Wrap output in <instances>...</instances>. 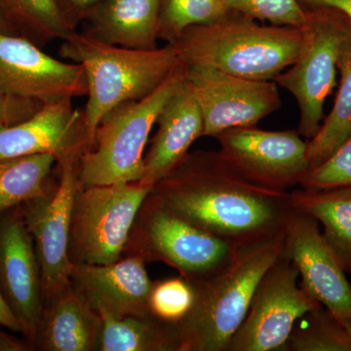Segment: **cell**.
<instances>
[{
	"label": "cell",
	"instance_id": "cell-1",
	"mask_svg": "<svg viewBox=\"0 0 351 351\" xmlns=\"http://www.w3.org/2000/svg\"><path fill=\"white\" fill-rule=\"evenodd\" d=\"M149 196L171 213L237 247L284 234L295 211L291 193L248 181L219 152H189L154 184Z\"/></svg>",
	"mask_w": 351,
	"mask_h": 351
},
{
	"label": "cell",
	"instance_id": "cell-2",
	"mask_svg": "<svg viewBox=\"0 0 351 351\" xmlns=\"http://www.w3.org/2000/svg\"><path fill=\"white\" fill-rule=\"evenodd\" d=\"M302 32L260 25L230 12L209 24L188 27L174 43L184 66H209L255 80H274L297 59Z\"/></svg>",
	"mask_w": 351,
	"mask_h": 351
},
{
	"label": "cell",
	"instance_id": "cell-3",
	"mask_svg": "<svg viewBox=\"0 0 351 351\" xmlns=\"http://www.w3.org/2000/svg\"><path fill=\"white\" fill-rule=\"evenodd\" d=\"M284 234L239 246L223 269L193 283L195 302L177 324L180 351L228 350L261 278L282 254Z\"/></svg>",
	"mask_w": 351,
	"mask_h": 351
},
{
	"label": "cell",
	"instance_id": "cell-4",
	"mask_svg": "<svg viewBox=\"0 0 351 351\" xmlns=\"http://www.w3.org/2000/svg\"><path fill=\"white\" fill-rule=\"evenodd\" d=\"M59 54L84 69L88 101L83 113L91 144L97 126L110 110L145 98L182 64L174 44L128 49L76 32L63 40Z\"/></svg>",
	"mask_w": 351,
	"mask_h": 351
},
{
	"label": "cell",
	"instance_id": "cell-5",
	"mask_svg": "<svg viewBox=\"0 0 351 351\" xmlns=\"http://www.w3.org/2000/svg\"><path fill=\"white\" fill-rule=\"evenodd\" d=\"M184 76L182 64L145 98L113 108L101 119L77 164L78 188L142 181L152 127Z\"/></svg>",
	"mask_w": 351,
	"mask_h": 351
},
{
	"label": "cell",
	"instance_id": "cell-6",
	"mask_svg": "<svg viewBox=\"0 0 351 351\" xmlns=\"http://www.w3.org/2000/svg\"><path fill=\"white\" fill-rule=\"evenodd\" d=\"M239 247L166 210L147 195L138 210L124 253L145 263H163L191 283L223 269Z\"/></svg>",
	"mask_w": 351,
	"mask_h": 351
},
{
	"label": "cell",
	"instance_id": "cell-7",
	"mask_svg": "<svg viewBox=\"0 0 351 351\" xmlns=\"http://www.w3.org/2000/svg\"><path fill=\"white\" fill-rule=\"evenodd\" d=\"M304 6L306 20L297 59L274 80L297 101L298 132L309 141L324 121L325 101L337 85L339 50L348 18L330 7Z\"/></svg>",
	"mask_w": 351,
	"mask_h": 351
},
{
	"label": "cell",
	"instance_id": "cell-8",
	"mask_svg": "<svg viewBox=\"0 0 351 351\" xmlns=\"http://www.w3.org/2000/svg\"><path fill=\"white\" fill-rule=\"evenodd\" d=\"M152 189L141 182L77 188L69 225L71 263L110 265L119 261Z\"/></svg>",
	"mask_w": 351,
	"mask_h": 351
},
{
	"label": "cell",
	"instance_id": "cell-9",
	"mask_svg": "<svg viewBox=\"0 0 351 351\" xmlns=\"http://www.w3.org/2000/svg\"><path fill=\"white\" fill-rule=\"evenodd\" d=\"M299 277L297 267L282 252L261 278L226 351L282 350L298 319L322 306L298 283Z\"/></svg>",
	"mask_w": 351,
	"mask_h": 351
},
{
	"label": "cell",
	"instance_id": "cell-10",
	"mask_svg": "<svg viewBox=\"0 0 351 351\" xmlns=\"http://www.w3.org/2000/svg\"><path fill=\"white\" fill-rule=\"evenodd\" d=\"M219 154L233 170L258 186L288 191L311 169L307 142L298 130L234 127L216 137Z\"/></svg>",
	"mask_w": 351,
	"mask_h": 351
},
{
	"label": "cell",
	"instance_id": "cell-11",
	"mask_svg": "<svg viewBox=\"0 0 351 351\" xmlns=\"http://www.w3.org/2000/svg\"><path fill=\"white\" fill-rule=\"evenodd\" d=\"M77 164L78 159L60 163L61 177L54 193L49 189L19 206L40 265L44 306L71 285L73 265L69 257V225L78 188Z\"/></svg>",
	"mask_w": 351,
	"mask_h": 351
},
{
	"label": "cell",
	"instance_id": "cell-12",
	"mask_svg": "<svg viewBox=\"0 0 351 351\" xmlns=\"http://www.w3.org/2000/svg\"><path fill=\"white\" fill-rule=\"evenodd\" d=\"M184 68L202 113L203 137L216 138L234 127L256 126L282 106L274 80H248L209 66Z\"/></svg>",
	"mask_w": 351,
	"mask_h": 351
},
{
	"label": "cell",
	"instance_id": "cell-13",
	"mask_svg": "<svg viewBox=\"0 0 351 351\" xmlns=\"http://www.w3.org/2000/svg\"><path fill=\"white\" fill-rule=\"evenodd\" d=\"M87 90L82 64L55 59L24 36L0 34L2 93L48 104L86 96Z\"/></svg>",
	"mask_w": 351,
	"mask_h": 351
},
{
	"label": "cell",
	"instance_id": "cell-14",
	"mask_svg": "<svg viewBox=\"0 0 351 351\" xmlns=\"http://www.w3.org/2000/svg\"><path fill=\"white\" fill-rule=\"evenodd\" d=\"M0 293L34 348L44 311L40 265L19 206L0 217Z\"/></svg>",
	"mask_w": 351,
	"mask_h": 351
},
{
	"label": "cell",
	"instance_id": "cell-15",
	"mask_svg": "<svg viewBox=\"0 0 351 351\" xmlns=\"http://www.w3.org/2000/svg\"><path fill=\"white\" fill-rule=\"evenodd\" d=\"M283 252L297 267L307 294L339 320L351 315L350 283L317 219L295 208L286 226Z\"/></svg>",
	"mask_w": 351,
	"mask_h": 351
},
{
	"label": "cell",
	"instance_id": "cell-16",
	"mask_svg": "<svg viewBox=\"0 0 351 351\" xmlns=\"http://www.w3.org/2000/svg\"><path fill=\"white\" fill-rule=\"evenodd\" d=\"M90 144L84 113L71 99L43 104L29 119L0 128V159L47 154L60 164L80 160Z\"/></svg>",
	"mask_w": 351,
	"mask_h": 351
},
{
	"label": "cell",
	"instance_id": "cell-17",
	"mask_svg": "<svg viewBox=\"0 0 351 351\" xmlns=\"http://www.w3.org/2000/svg\"><path fill=\"white\" fill-rule=\"evenodd\" d=\"M138 256H125L110 265H73L71 286L98 313L113 317L152 315L151 280Z\"/></svg>",
	"mask_w": 351,
	"mask_h": 351
},
{
	"label": "cell",
	"instance_id": "cell-18",
	"mask_svg": "<svg viewBox=\"0 0 351 351\" xmlns=\"http://www.w3.org/2000/svg\"><path fill=\"white\" fill-rule=\"evenodd\" d=\"M156 124L158 127L144 156L145 174L140 181L152 188L188 156L195 141L203 137L202 113L186 75L166 101Z\"/></svg>",
	"mask_w": 351,
	"mask_h": 351
},
{
	"label": "cell",
	"instance_id": "cell-19",
	"mask_svg": "<svg viewBox=\"0 0 351 351\" xmlns=\"http://www.w3.org/2000/svg\"><path fill=\"white\" fill-rule=\"evenodd\" d=\"M162 0H101L82 20L83 34L110 45L135 50L156 49Z\"/></svg>",
	"mask_w": 351,
	"mask_h": 351
},
{
	"label": "cell",
	"instance_id": "cell-20",
	"mask_svg": "<svg viewBox=\"0 0 351 351\" xmlns=\"http://www.w3.org/2000/svg\"><path fill=\"white\" fill-rule=\"evenodd\" d=\"M103 320L86 300L68 286L44 306L34 348L44 351L99 350Z\"/></svg>",
	"mask_w": 351,
	"mask_h": 351
},
{
	"label": "cell",
	"instance_id": "cell-21",
	"mask_svg": "<svg viewBox=\"0 0 351 351\" xmlns=\"http://www.w3.org/2000/svg\"><path fill=\"white\" fill-rule=\"evenodd\" d=\"M295 209L323 226V237L346 274H351V186L301 189L291 193Z\"/></svg>",
	"mask_w": 351,
	"mask_h": 351
},
{
	"label": "cell",
	"instance_id": "cell-22",
	"mask_svg": "<svg viewBox=\"0 0 351 351\" xmlns=\"http://www.w3.org/2000/svg\"><path fill=\"white\" fill-rule=\"evenodd\" d=\"M103 320L100 351H180L177 325L152 315L117 318L99 313Z\"/></svg>",
	"mask_w": 351,
	"mask_h": 351
},
{
	"label": "cell",
	"instance_id": "cell-23",
	"mask_svg": "<svg viewBox=\"0 0 351 351\" xmlns=\"http://www.w3.org/2000/svg\"><path fill=\"white\" fill-rule=\"evenodd\" d=\"M341 75L338 93L331 112L319 131L307 141V158L314 168L337 151L351 133V21L348 19L341 40L338 62Z\"/></svg>",
	"mask_w": 351,
	"mask_h": 351
},
{
	"label": "cell",
	"instance_id": "cell-24",
	"mask_svg": "<svg viewBox=\"0 0 351 351\" xmlns=\"http://www.w3.org/2000/svg\"><path fill=\"white\" fill-rule=\"evenodd\" d=\"M57 163L52 154L0 159V217L49 191L48 177Z\"/></svg>",
	"mask_w": 351,
	"mask_h": 351
},
{
	"label": "cell",
	"instance_id": "cell-25",
	"mask_svg": "<svg viewBox=\"0 0 351 351\" xmlns=\"http://www.w3.org/2000/svg\"><path fill=\"white\" fill-rule=\"evenodd\" d=\"M19 36L38 45L68 38L75 27L69 23L59 0H4Z\"/></svg>",
	"mask_w": 351,
	"mask_h": 351
},
{
	"label": "cell",
	"instance_id": "cell-26",
	"mask_svg": "<svg viewBox=\"0 0 351 351\" xmlns=\"http://www.w3.org/2000/svg\"><path fill=\"white\" fill-rule=\"evenodd\" d=\"M285 351H351V339L337 316L323 306L300 317Z\"/></svg>",
	"mask_w": 351,
	"mask_h": 351
},
{
	"label": "cell",
	"instance_id": "cell-27",
	"mask_svg": "<svg viewBox=\"0 0 351 351\" xmlns=\"http://www.w3.org/2000/svg\"><path fill=\"white\" fill-rule=\"evenodd\" d=\"M230 12L226 0H162L158 38L174 44L191 25L216 22Z\"/></svg>",
	"mask_w": 351,
	"mask_h": 351
},
{
	"label": "cell",
	"instance_id": "cell-28",
	"mask_svg": "<svg viewBox=\"0 0 351 351\" xmlns=\"http://www.w3.org/2000/svg\"><path fill=\"white\" fill-rule=\"evenodd\" d=\"M195 300V286L184 277L157 280L149 295V311L157 319L177 325L188 315Z\"/></svg>",
	"mask_w": 351,
	"mask_h": 351
},
{
	"label": "cell",
	"instance_id": "cell-29",
	"mask_svg": "<svg viewBox=\"0 0 351 351\" xmlns=\"http://www.w3.org/2000/svg\"><path fill=\"white\" fill-rule=\"evenodd\" d=\"M230 11L270 25L301 29L306 7L300 0H226Z\"/></svg>",
	"mask_w": 351,
	"mask_h": 351
},
{
	"label": "cell",
	"instance_id": "cell-30",
	"mask_svg": "<svg viewBox=\"0 0 351 351\" xmlns=\"http://www.w3.org/2000/svg\"><path fill=\"white\" fill-rule=\"evenodd\" d=\"M300 186L309 189L351 186V133L324 162L307 172Z\"/></svg>",
	"mask_w": 351,
	"mask_h": 351
},
{
	"label": "cell",
	"instance_id": "cell-31",
	"mask_svg": "<svg viewBox=\"0 0 351 351\" xmlns=\"http://www.w3.org/2000/svg\"><path fill=\"white\" fill-rule=\"evenodd\" d=\"M43 104L0 92V128L21 123L40 110Z\"/></svg>",
	"mask_w": 351,
	"mask_h": 351
},
{
	"label": "cell",
	"instance_id": "cell-32",
	"mask_svg": "<svg viewBox=\"0 0 351 351\" xmlns=\"http://www.w3.org/2000/svg\"><path fill=\"white\" fill-rule=\"evenodd\" d=\"M101 1V0H59L64 15L75 27L77 22L83 19L85 14Z\"/></svg>",
	"mask_w": 351,
	"mask_h": 351
},
{
	"label": "cell",
	"instance_id": "cell-33",
	"mask_svg": "<svg viewBox=\"0 0 351 351\" xmlns=\"http://www.w3.org/2000/svg\"><path fill=\"white\" fill-rule=\"evenodd\" d=\"M0 326L5 327L9 331L22 334V326H21L19 320L16 318L9 306H7L1 293H0Z\"/></svg>",
	"mask_w": 351,
	"mask_h": 351
},
{
	"label": "cell",
	"instance_id": "cell-34",
	"mask_svg": "<svg viewBox=\"0 0 351 351\" xmlns=\"http://www.w3.org/2000/svg\"><path fill=\"white\" fill-rule=\"evenodd\" d=\"M304 5L323 6L337 9L351 21V0H300Z\"/></svg>",
	"mask_w": 351,
	"mask_h": 351
},
{
	"label": "cell",
	"instance_id": "cell-35",
	"mask_svg": "<svg viewBox=\"0 0 351 351\" xmlns=\"http://www.w3.org/2000/svg\"><path fill=\"white\" fill-rule=\"evenodd\" d=\"M0 34L19 36L14 25L4 0H0Z\"/></svg>",
	"mask_w": 351,
	"mask_h": 351
},
{
	"label": "cell",
	"instance_id": "cell-36",
	"mask_svg": "<svg viewBox=\"0 0 351 351\" xmlns=\"http://www.w3.org/2000/svg\"><path fill=\"white\" fill-rule=\"evenodd\" d=\"M27 346L14 341L8 335L0 331V351H22L27 350Z\"/></svg>",
	"mask_w": 351,
	"mask_h": 351
},
{
	"label": "cell",
	"instance_id": "cell-37",
	"mask_svg": "<svg viewBox=\"0 0 351 351\" xmlns=\"http://www.w3.org/2000/svg\"><path fill=\"white\" fill-rule=\"evenodd\" d=\"M341 321L343 326L345 327L346 331L348 332V336L351 339V315L348 316V317L343 318Z\"/></svg>",
	"mask_w": 351,
	"mask_h": 351
}]
</instances>
